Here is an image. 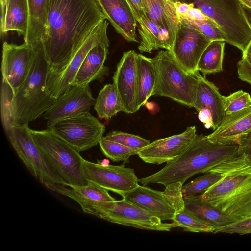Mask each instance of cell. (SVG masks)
<instances>
[{
    "mask_svg": "<svg viewBox=\"0 0 251 251\" xmlns=\"http://www.w3.org/2000/svg\"><path fill=\"white\" fill-rule=\"evenodd\" d=\"M137 111L152 96L156 82V72L153 58L137 54Z\"/></svg>",
    "mask_w": 251,
    "mask_h": 251,
    "instance_id": "26",
    "label": "cell"
},
{
    "mask_svg": "<svg viewBox=\"0 0 251 251\" xmlns=\"http://www.w3.org/2000/svg\"><path fill=\"white\" fill-rule=\"evenodd\" d=\"M137 54L131 50L123 53L113 77L114 85L121 99L124 112H137Z\"/></svg>",
    "mask_w": 251,
    "mask_h": 251,
    "instance_id": "18",
    "label": "cell"
},
{
    "mask_svg": "<svg viewBox=\"0 0 251 251\" xmlns=\"http://www.w3.org/2000/svg\"><path fill=\"white\" fill-rule=\"evenodd\" d=\"M237 66L239 78L251 84V64L245 59L242 58L238 62Z\"/></svg>",
    "mask_w": 251,
    "mask_h": 251,
    "instance_id": "40",
    "label": "cell"
},
{
    "mask_svg": "<svg viewBox=\"0 0 251 251\" xmlns=\"http://www.w3.org/2000/svg\"><path fill=\"white\" fill-rule=\"evenodd\" d=\"M178 0H143L146 14L156 24L167 30L173 40L179 21L175 8Z\"/></svg>",
    "mask_w": 251,
    "mask_h": 251,
    "instance_id": "24",
    "label": "cell"
},
{
    "mask_svg": "<svg viewBox=\"0 0 251 251\" xmlns=\"http://www.w3.org/2000/svg\"><path fill=\"white\" fill-rule=\"evenodd\" d=\"M212 41L199 31L179 22L172 46L169 51L187 73L194 75L202 53Z\"/></svg>",
    "mask_w": 251,
    "mask_h": 251,
    "instance_id": "14",
    "label": "cell"
},
{
    "mask_svg": "<svg viewBox=\"0 0 251 251\" xmlns=\"http://www.w3.org/2000/svg\"><path fill=\"white\" fill-rule=\"evenodd\" d=\"M251 132V107L225 114L218 127L207 135L212 142L222 144H238Z\"/></svg>",
    "mask_w": 251,
    "mask_h": 251,
    "instance_id": "20",
    "label": "cell"
},
{
    "mask_svg": "<svg viewBox=\"0 0 251 251\" xmlns=\"http://www.w3.org/2000/svg\"><path fill=\"white\" fill-rule=\"evenodd\" d=\"M195 75L198 78L199 82L194 108L198 112L203 108L210 111L212 118V129L214 130L220 126L225 115L223 96L218 88L204 76H202L199 71H197Z\"/></svg>",
    "mask_w": 251,
    "mask_h": 251,
    "instance_id": "22",
    "label": "cell"
},
{
    "mask_svg": "<svg viewBox=\"0 0 251 251\" xmlns=\"http://www.w3.org/2000/svg\"><path fill=\"white\" fill-rule=\"evenodd\" d=\"M84 186H74L68 188L66 186L53 184L46 186L49 189L69 197L77 202L79 201H113L116 199L107 190L88 181Z\"/></svg>",
    "mask_w": 251,
    "mask_h": 251,
    "instance_id": "28",
    "label": "cell"
},
{
    "mask_svg": "<svg viewBox=\"0 0 251 251\" xmlns=\"http://www.w3.org/2000/svg\"><path fill=\"white\" fill-rule=\"evenodd\" d=\"M198 118L200 121L204 124L206 128H212L213 122L211 114L206 109H201L198 111Z\"/></svg>",
    "mask_w": 251,
    "mask_h": 251,
    "instance_id": "43",
    "label": "cell"
},
{
    "mask_svg": "<svg viewBox=\"0 0 251 251\" xmlns=\"http://www.w3.org/2000/svg\"><path fill=\"white\" fill-rule=\"evenodd\" d=\"M241 3L251 9V0H239Z\"/></svg>",
    "mask_w": 251,
    "mask_h": 251,
    "instance_id": "48",
    "label": "cell"
},
{
    "mask_svg": "<svg viewBox=\"0 0 251 251\" xmlns=\"http://www.w3.org/2000/svg\"><path fill=\"white\" fill-rule=\"evenodd\" d=\"M49 0H27L28 21L25 42L36 48L41 44L49 13Z\"/></svg>",
    "mask_w": 251,
    "mask_h": 251,
    "instance_id": "25",
    "label": "cell"
},
{
    "mask_svg": "<svg viewBox=\"0 0 251 251\" xmlns=\"http://www.w3.org/2000/svg\"><path fill=\"white\" fill-rule=\"evenodd\" d=\"M174 6L177 17L185 14L191 8L194 7L192 3L181 2L179 0L175 3Z\"/></svg>",
    "mask_w": 251,
    "mask_h": 251,
    "instance_id": "45",
    "label": "cell"
},
{
    "mask_svg": "<svg viewBox=\"0 0 251 251\" xmlns=\"http://www.w3.org/2000/svg\"><path fill=\"white\" fill-rule=\"evenodd\" d=\"M222 177L217 172L209 171L198 176L182 187L183 197H190L202 194L217 182Z\"/></svg>",
    "mask_w": 251,
    "mask_h": 251,
    "instance_id": "35",
    "label": "cell"
},
{
    "mask_svg": "<svg viewBox=\"0 0 251 251\" xmlns=\"http://www.w3.org/2000/svg\"><path fill=\"white\" fill-rule=\"evenodd\" d=\"M95 101L89 84L72 86L67 92L60 95L43 114L47 127L61 120L89 112Z\"/></svg>",
    "mask_w": 251,
    "mask_h": 251,
    "instance_id": "16",
    "label": "cell"
},
{
    "mask_svg": "<svg viewBox=\"0 0 251 251\" xmlns=\"http://www.w3.org/2000/svg\"><path fill=\"white\" fill-rule=\"evenodd\" d=\"M242 58L245 59L251 64V42L249 44L245 51L242 53Z\"/></svg>",
    "mask_w": 251,
    "mask_h": 251,
    "instance_id": "46",
    "label": "cell"
},
{
    "mask_svg": "<svg viewBox=\"0 0 251 251\" xmlns=\"http://www.w3.org/2000/svg\"><path fill=\"white\" fill-rule=\"evenodd\" d=\"M156 82L152 93L171 99L194 108L199 79L195 74L185 71L174 59L168 50H160L153 58Z\"/></svg>",
    "mask_w": 251,
    "mask_h": 251,
    "instance_id": "7",
    "label": "cell"
},
{
    "mask_svg": "<svg viewBox=\"0 0 251 251\" xmlns=\"http://www.w3.org/2000/svg\"><path fill=\"white\" fill-rule=\"evenodd\" d=\"M29 132L45 163L62 185L73 187L87 184L84 159L78 151L49 128H29Z\"/></svg>",
    "mask_w": 251,
    "mask_h": 251,
    "instance_id": "4",
    "label": "cell"
},
{
    "mask_svg": "<svg viewBox=\"0 0 251 251\" xmlns=\"http://www.w3.org/2000/svg\"><path fill=\"white\" fill-rule=\"evenodd\" d=\"M94 109L100 118L106 120L124 112L121 99L113 84H107L100 91Z\"/></svg>",
    "mask_w": 251,
    "mask_h": 251,
    "instance_id": "30",
    "label": "cell"
},
{
    "mask_svg": "<svg viewBox=\"0 0 251 251\" xmlns=\"http://www.w3.org/2000/svg\"><path fill=\"white\" fill-rule=\"evenodd\" d=\"M196 134V126H189L180 134L153 141L141 149L137 155L147 163H168L183 152Z\"/></svg>",
    "mask_w": 251,
    "mask_h": 251,
    "instance_id": "17",
    "label": "cell"
},
{
    "mask_svg": "<svg viewBox=\"0 0 251 251\" xmlns=\"http://www.w3.org/2000/svg\"><path fill=\"white\" fill-rule=\"evenodd\" d=\"M209 171L222 177L201 198L236 221L251 217V161L238 154Z\"/></svg>",
    "mask_w": 251,
    "mask_h": 251,
    "instance_id": "2",
    "label": "cell"
},
{
    "mask_svg": "<svg viewBox=\"0 0 251 251\" xmlns=\"http://www.w3.org/2000/svg\"><path fill=\"white\" fill-rule=\"evenodd\" d=\"M83 211L108 222L150 230L169 231L174 222L163 223L154 214L123 198L113 201H79Z\"/></svg>",
    "mask_w": 251,
    "mask_h": 251,
    "instance_id": "8",
    "label": "cell"
},
{
    "mask_svg": "<svg viewBox=\"0 0 251 251\" xmlns=\"http://www.w3.org/2000/svg\"><path fill=\"white\" fill-rule=\"evenodd\" d=\"M183 185L180 182L173 183L166 186L163 191H159L139 184L121 196L162 221L173 220L176 211L185 207Z\"/></svg>",
    "mask_w": 251,
    "mask_h": 251,
    "instance_id": "9",
    "label": "cell"
},
{
    "mask_svg": "<svg viewBox=\"0 0 251 251\" xmlns=\"http://www.w3.org/2000/svg\"><path fill=\"white\" fill-rule=\"evenodd\" d=\"M75 150H87L99 143L105 126L89 112L61 120L48 127Z\"/></svg>",
    "mask_w": 251,
    "mask_h": 251,
    "instance_id": "10",
    "label": "cell"
},
{
    "mask_svg": "<svg viewBox=\"0 0 251 251\" xmlns=\"http://www.w3.org/2000/svg\"><path fill=\"white\" fill-rule=\"evenodd\" d=\"M225 114H230L251 107L250 94L242 90L234 92L228 96H223Z\"/></svg>",
    "mask_w": 251,
    "mask_h": 251,
    "instance_id": "37",
    "label": "cell"
},
{
    "mask_svg": "<svg viewBox=\"0 0 251 251\" xmlns=\"http://www.w3.org/2000/svg\"><path fill=\"white\" fill-rule=\"evenodd\" d=\"M100 145L103 154L114 162H127L130 157L137 154L140 149L130 148L102 137Z\"/></svg>",
    "mask_w": 251,
    "mask_h": 251,
    "instance_id": "34",
    "label": "cell"
},
{
    "mask_svg": "<svg viewBox=\"0 0 251 251\" xmlns=\"http://www.w3.org/2000/svg\"><path fill=\"white\" fill-rule=\"evenodd\" d=\"M243 9L247 21L251 27V9L244 5H243Z\"/></svg>",
    "mask_w": 251,
    "mask_h": 251,
    "instance_id": "47",
    "label": "cell"
},
{
    "mask_svg": "<svg viewBox=\"0 0 251 251\" xmlns=\"http://www.w3.org/2000/svg\"><path fill=\"white\" fill-rule=\"evenodd\" d=\"M37 52V48L25 42L20 45L3 43L2 79L9 84L14 94L27 77Z\"/></svg>",
    "mask_w": 251,
    "mask_h": 251,
    "instance_id": "15",
    "label": "cell"
},
{
    "mask_svg": "<svg viewBox=\"0 0 251 251\" xmlns=\"http://www.w3.org/2000/svg\"><path fill=\"white\" fill-rule=\"evenodd\" d=\"M83 166L88 181L121 196L139 185L134 170L123 165H105L84 159Z\"/></svg>",
    "mask_w": 251,
    "mask_h": 251,
    "instance_id": "13",
    "label": "cell"
},
{
    "mask_svg": "<svg viewBox=\"0 0 251 251\" xmlns=\"http://www.w3.org/2000/svg\"><path fill=\"white\" fill-rule=\"evenodd\" d=\"M41 45L48 75L62 70L92 31L106 19L96 0H49Z\"/></svg>",
    "mask_w": 251,
    "mask_h": 251,
    "instance_id": "1",
    "label": "cell"
},
{
    "mask_svg": "<svg viewBox=\"0 0 251 251\" xmlns=\"http://www.w3.org/2000/svg\"><path fill=\"white\" fill-rule=\"evenodd\" d=\"M14 91L9 84L2 79L1 86V115L6 134L16 126Z\"/></svg>",
    "mask_w": 251,
    "mask_h": 251,
    "instance_id": "33",
    "label": "cell"
},
{
    "mask_svg": "<svg viewBox=\"0 0 251 251\" xmlns=\"http://www.w3.org/2000/svg\"><path fill=\"white\" fill-rule=\"evenodd\" d=\"M226 233L240 235L251 233V217L235 221L230 224L215 229L214 234Z\"/></svg>",
    "mask_w": 251,
    "mask_h": 251,
    "instance_id": "39",
    "label": "cell"
},
{
    "mask_svg": "<svg viewBox=\"0 0 251 251\" xmlns=\"http://www.w3.org/2000/svg\"><path fill=\"white\" fill-rule=\"evenodd\" d=\"M225 42L213 40L201 55L197 65V71L205 75L221 72L223 70Z\"/></svg>",
    "mask_w": 251,
    "mask_h": 251,
    "instance_id": "31",
    "label": "cell"
},
{
    "mask_svg": "<svg viewBox=\"0 0 251 251\" xmlns=\"http://www.w3.org/2000/svg\"><path fill=\"white\" fill-rule=\"evenodd\" d=\"M28 10L27 0H6L3 36L14 31L25 37L27 30Z\"/></svg>",
    "mask_w": 251,
    "mask_h": 251,
    "instance_id": "29",
    "label": "cell"
},
{
    "mask_svg": "<svg viewBox=\"0 0 251 251\" xmlns=\"http://www.w3.org/2000/svg\"><path fill=\"white\" fill-rule=\"evenodd\" d=\"M137 23L139 35L138 48L141 53H151L160 48L170 50L174 41L167 30L159 26L146 13Z\"/></svg>",
    "mask_w": 251,
    "mask_h": 251,
    "instance_id": "23",
    "label": "cell"
},
{
    "mask_svg": "<svg viewBox=\"0 0 251 251\" xmlns=\"http://www.w3.org/2000/svg\"><path fill=\"white\" fill-rule=\"evenodd\" d=\"M134 9L135 17L138 21L146 13L143 0H131Z\"/></svg>",
    "mask_w": 251,
    "mask_h": 251,
    "instance_id": "44",
    "label": "cell"
},
{
    "mask_svg": "<svg viewBox=\"0 0 251 251\" xmlns=\"http://www.w3.org/2000/svg\"><path fill=\"white\" fill-rule=\"evenodd\" d=\"M238 144H222L209 141L207 135L196 134L177 158L166 163L159 171L139 179L144 186L164 185L176 182L183 184L193 176L208 172L222 162L238 155Z\"/></svg>",
    "mask_w": 251,
    "mask_h": 251,
    "instance_id": "3",
    "label": "cell"
},
{
    "mask_svg": "<svg viewBox=\"0 0 251 251\" xmlns=\"http://www.w3.org/2000/svg\"><path fill=\"white\" fill-rule=\"evenodd\" d=\"M18 156L30 172L45 187L60 181L44 160L29 132L28 125L14 126L7 134Z\"/></svg>",
    "mask_w": 251,
    "mask_h": 251,
    "instance_id": "11",
    "label": "cell"
},
{
    "mask_svg": "<svg viewBox=\"0 0 251 251\" xmlns=\"http://www.w3.org/2000/svg\"><path fill=\"white\" fill-rule=\"evenodd\" d=\"M238 145V154H244L251 161V132L242 138Z\"/></svg>",
    "mask_w": 251,
    "mask_h": 251,
    "instance_id": "41",
    "label": "cell"
},
{
    "mask_svg": "<svg viewBox=\"0 0 251 251\" xmlns=\"http://www.w3.org/2000/svg\"><path fill=\"white\" fill-rule=\"evenodd\" d=\"M108 23L101 21L92 31L67 65L59 72L47 77V85L50 95L56 99L67 92L81 65L89 51L101 43H109L107 36Z\"/></svg>",
    "mask_w": 251,
    "mask_h": 251,
    "instance_id": "12",
    "label": "cell"
},
{
    "mask_svg": "<svg viewBox=\"0 0 251 251\" xmlns=\"http://www.w3.org/2000/svg\"><path fill=\"white\" fill-rule=\"evenodd\" d=\"M178 20L180 22L188 26L199 31L212 41L221 40L225 42L224 35L218 25L212 20L206 21L182 18H179Z\"/></svg>",
    "mask_w": 251,
    "mask_h": 251,
    "instance_id": "36",
    "label": "cell"
},
{
    "mask_svg": "<svg viewBox=\"0 0 251 251\" xmlns=\"http://www.w3.org/2000/svg\"><path fill=\"white\" fill-rule=\"evenodd\" d=\"M36 48L37 54L30 73L15 94L16 126L28 125L43 115L56 100L48 87L49 64L42 45Z\"/></svg>",
    "mask_w": 251,
    "mask_h": 251,
    "instance_id": "5",
    "label": "cell"
},
{
    "mask_svg": "<svg viewBox=\"0 0 251 251\" xmlns=\"http://www.w3.org/2000/svg\"><path fill=\"white\" fill-rule=\"evenodd\" d=\"M179 18L200 21H206L212 20L205 15L200 9L195 6L191 8L185 14L178 16V19Z\"/></svg>",
    "mask_w": 251,
    "mask_h": 251,
    "instance_id": "42",
    "label": "cell"
},
{
    "mask_svg": "<svg viewBox=\"0 0 251 251\" xmlns=\"http://www.w3.org/2000/svg\"><path fill=\"white\" fill-rule=\"evenodd\" d=\"M185 206L197 216L216 229L236 221L218 208L202 200L200 195L183 197Z\"/></svg>",
    "mask_w": 251,
    "mask_h": 251,
    "instance_id": "27",
    "label": "cell"
},
{
    "mask_svg": "<svg viewBox=\"0 0 251 251\" xmlns=\"http://www.w3.org/2000/svg\"><path fill=\"white\" fill-rule=\"evenodd\" d=\"M105 138L136 149H141L151 143L150 140L139 136L122 131L111 132L108 133Z\"/></svg>",
    "mask_w": 251,
    "mask_h": 251,
    "instance_id": "38",
    "label": "cell"
},
{
    "mask_svg": "<svg viewBox=\"0 0 251 251\" xmlns=\"http://www.w3.org/2000/svg\"><path fill=\"white\" fill-rule=\"evenodd\" d=\"M127 2H128V4L129 5L132 12H133V13L134 15V7H133V4H132V2L131 1V0H126ZM135 16V15H134Z\"/></svg>",
    "mask_w": 251,
    "mask_h": 251,
    "instance_id": "49",
    "label": "cell"
},
{
    "mask_svg": "<svg viewBox=\"0 0 251 251\" xmlns=\"http://www.w3.org/2000/svg\"><path fill=\"white\" fill-rule=\"evenodd\" d=\"M116 31L128 42L139 43L137 21L126 0H96Z\"/></svg>",
    "mask_w": 251,
    "mask_h": 251,
    "instance_id": "19",
    "label": "cell"
},
{
    "mask_svg": "<svg viewBox=\"0 0 251 251\" xmlns=\"http://www.w3.org/2000/svg\"><path fill=\"white\" fill-rule=\"evenodd\" d=\"M177 227L192 232L214 233L216 228L201 219L185 206L176 211L172 220Z\"/></svg>",
    "mask_w": 251,
    "mask_h": 251,
    "instance_id": "32",
    "label": "cell"
},
{
    "mask_svg": "<svg viewBox=\"0 0 251 251\" xmlns=\"http://www.w3.org/2000/svg\"><path fill=\"white\" fill-rule=\"evenodd\" d=\"M214 21L225 42L244 53L251 42V27L239 0H186Z\"/></svg>",
    "mask_w": 251,
    "mask_h": 251,
    "instance_id": "6",
    "label": "cell"
},
{
    "mask_svg": "<svg viewBox=\"0 0 251 251\" xmlns=\"http://www.w3.org/2000/svg\"><path fill=\"white\" fill-rule=\"evenodd\" d=\"M109 43H101L87 53L73 81V86L88 85L94 80L102 81L108 75L109 68L104 65Z\"/></svg>",
    "mask_w": 251,
    "mask_h": 251,
    "instance_id": "21",
    "label": "cell"
}]
</instances>
